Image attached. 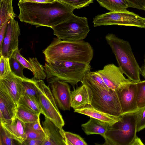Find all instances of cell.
Returning a JSON list of instances; mask_svg holds the SVG:
<instances>
[{
    "label": "cell",
    "instance_id": "obj_1",
    "mask_svg": "<svg viewBox=\"0 0 145 145\" xmlns=\"http://www.w3.org/2000/svg\"><path fill=\"white\" fill-rule=\"evenodd\" d=\"M18 18L20 20L36 27L51 28L68 19L75 9L59 0L52 3H20Z\"/></svg>",
    "mask_w": 145,
    "mask_h": 145
},
{
    "label": "cell",
    "instance_id": "obj_2",
    "mask_svg": "<svg viewBox=\"0 0 145 145\" xmlns=\"http://www.w3.org/2000/svg\"><path fill=\"white\" fill-rule=\"evenodd\" d=\"M46 62L69 61L90 64L93 56V48L88 42L63 40L54 38L43 52Z\"/></svg>",
    "mask_w": 145,
    "mask_h": 145
},
{
    "label": "cell",
    "instance_id": "obj_3",
    "mask_svg": "<svg viewBox=\"0 0 145 145\" xmlns=\"http://www.w3.org/2000/svg\"><path fill=\"white\" fill-rule=\"evenodd\" d=\"M47 82L50 84L58 81L70 84L73 87L81 82L90 71V64L66 61L46 62L43 66Z\"/></svg>",
    "mask_w": 145,
    "mask_h": 145
},
{
    "label": "cell",
    "instance_id": "obj_4",
    "mask_svg": "<svg viewBox=\"0 0 145 145\" xmlns=\"http://www.w3.org/2000/svg\"><path fill=\"white\" fill-rule=\"evenodd\" d=\"M81 82L86 88L90 104L93 107L116 117L121 115V106L116 90L104 88L92 81L86 75Z\"/></svg>",
    "mask_w": 145,
    "mask_h": 145
},
{
    "label": "cell",
    "instance_id": "obj_5",
    "mask_svg": "<svg viewBox=\"0 0 145 145\" xmlns=\"http://www.w3.org/2000/svg\"><path fill=\"white\" fill-rule=\"evenodd\" d=\"M136 113L121 115L110 125L105 133V145H144L137 136Z\"/></svg>",
    "mask_w": 145,
    "mask_h": 145
},
{
    "label": "cell",
    "instance_id": "obj_6",
    "mask_svg": "<svg viewBox=\"0 0 145 145\" xmlns=\"http://www.w3.org/2000/svg\"><path fill=\"white\" fill-rule=\"evenodd\" d=\"M105 38L115 55L119 67L123 74L133 82H137L140 81V68L129 42L118 38L112 33H108Z\"/></svg>",
    "mask_w": 145,
    "mask_h": 145
},
{
    "label": "cell",
    "instance_id": "obj_7",
    "mask_svg": "<svg viewBox=\"0 0 145 145\" xmlns=\"http://www.w3.org/2000/svg\"><path fill=\"white\" fill-rule=\"evenodd\" d=\"M52 28L57 39L69 41L83 40L90 31L87 18L73 14L66 20Z\"/></svg>",
    "mask_w": 145,
    "mask_h": 145
},
{
    "label": "cell",
    "instance_id": "obj_8",
    "mask_svg": "<svg viewBox=\"0 0 145 145\" xmlns=\"http://www.w3.org/2000/svg\"><path fill=\"white\" fill-rule=\"evenodd\" d=\"M93 23L94 27L116 25L145 28V18L127 10L97 15L93 18Z\"/></svg>",
    "mask_w": 145,
    "mask_h": 145
},
{
    "label": "cell",
    "instance_id": "obj_9",
    "mask_svg": "<svg viewBox=\"0 0 145 145\" xmlns=\"http://www.w3.org/2000/svg\"><path fill=\"white\" fill-rule=\"evenodd\" d=\"M39 102L41 114L49 119L60 129L65 125V122L59 110L49 87L44 81L40 80Z\"/></svg>",
    "mask_w": 145,
    "mask_h": 145
},
{
    "label": "cell",
    "instance_id": "obj_10",
    "mask_svg": "<svg viewBox=\"0 0 145 145\" xmlns=\"http://www.w3.org/2000/svg\"><path fill=\"white\" fill-rule=\"evenodd\" d=\"M116 91L121 106V115L135 113L139 109L137 102L136 82L131 81Z\"/></svg>",
    "mask_w": 145,
    "mask_h": 145
},
{
    "label": "cell",
    "instance_id": "obj_11",
    "mask_svg": "<svg viewBox=\"0 0 145 145\" xmlns=\"http://www.w3.org/2000/svg\"><path fill=\"white\" fill-rule=\"evenodd\" d=\"M21 34L18 22L14 18L9 20L6 33L0 49V55L9 58L18 49V37Z\"/></svg>",
    "mask_w": 145,
    "mask_h": 145
},
{
    "label": "cell",
    "instance_id": "obj_12",
    "mask_svg": "<svg viewBox=\"0 0 145 145\" xmlns=\"http://www.w3.org/2000/svg\"><path fill=\"white\" fill-rule=\"evenodd\" d=\"M97 71L110 89L116 90L132 81L126 78L120 68L113 64L106 65Z\"/></svg>",
    "mask_w": 145,
    "mask_h": 145
},
{
    "label": "cell",
    "instance_id": "obj_13",
    "mask_svg": "<svg viewBox=\"0 0 145 145\" xmlns=\"http://www.w3.org/2000/svg\"><path fill=\"white\" fill-rule=\"evenodd\" d=\"M50 85L52 93L57 105L63 110H70L71 91L68 83L58 81Z\"/></svg>",
    "mask_w": 145,
    "mask_h": 145
},
{
    "label": "cell",
    "instance_id": "obj_14",
    "mask_svg": "<svg viewBox=\"0 0 145 145\" xmlns=\"http://www.w3.org/2000/svg\"><path fill=\"white\" fill-rule=\"evenodd\" d=\"M24 79L11 72L7 76L0 78V89L6 92L17 104L22 95V82Z\"/></svg>",
    "mask_w": 145,
    "mask_h": 145
},
{
    "label": "cell",
    "instance_id": "obj_15",
    "mask_svg": "<svg viewBox=\"0 0 145 145\" xmlns=\"http://www.w3.org/2000/svg\"><path fill=\"white\" fill-rule=\"evenodd\" d=\"M0 125L4 128L9 137L22 144L26 139L25 123L18 118L0 121Z\"/></svg>",
    "mask_w": 145,
    "mask_h": 145
},
{
    "label": "cell",
    "instance_id": "obj_16",
    "mask_svg": "<svg viewBox=\"0 0 145 145\" xmlns=\"http://www.w3.org/2000/svg\"><path fill=\"white\" fill-rule=\"evenodd\" d=\"M42 124L46 137L42 145H65L62 134V128H59L45 117Z\"/></svg>",
    "mask_w": 145,
    "mask_h": 145
},
{
    "label": "cell",
    "instance_id": "obj_17",
    "mask_svg": "<svg viewBox=\"0 0 145 145\" xmlns=\"http://www.w3.org/2000/svg\"><path fill=\"white\" fill-rule=\"evenodd\" d=\"M17 104L5 91L0 89V121L10 120L16 117Z\"/></svg>",
    "mask_w": 145,
    "mask_h": 145
},
{
    "label": "cell",
    "instance_id": "obj_18",
    "mask_svg": "<svg viewBox=\"0 0 145 145\" xmlns=\"http://www.w3.org/2000/svg\"><path fill=\"white\" fill-rule=\"evenodd\" d=\"M12 56L16 59L25 68L30 70L35 79L44 80L46 77L43 66L40 64L36 57L29 58L27 60L21 55L18 49L14 52Z\"/></svg>",
    "mask_w": 145,
    "mask_h": 145
},
{
    "label": "cell",
    "instance_id": "obj_19",
    "mask_svg": "<svg viewBox=\"0 0 145 145\" xmlns=\"http://www.w3.org/2000/svg\"><path fill=\"white\" fill-rule=\"evenodd\" d=\"M74 112L83 114L108 123L111 125L117 121L120 117H116L95 109L90 104L74 110Z\"/></svg>",
    "mask_w": 145,
    "mask_h": 145
},
{
    "label": "cell",
    "instance_id": "obj_20",
    "mask_svg": "<svg viewBox=\"0 0 145 145\" xmlns=\"http://www.w3.org/2000/svg\"><path fill=\"white\" fill-rule=\"evenodd\" d=\"M71 92V106L74 110L81 108L90 104L89 95L85 86L83 84Z\"/></svg>",
    "mask_w": 145,
    "mask_h": 145
},
{
    "label": "cell",
    "instance_id": "obj_21",
    "mask_svg": "<svg viewBox=\"0 0 145 145\" xmlns=\"http://www.w3.org/2000/svg\"><path fill=\"white\" fill-rule=\"evenodd\" d=\"M110 125L107 123L90 117L88 122L82 124L81 126L82 130L87 135H99L105 140V133Z\"/></svg>",
    "mask_w": 145,
    "mask_h": 145
},
{
    "label": "cell",
    "instance_id": "obj_22",
    "mask_svg": "<svg viewBox=\"0 0 145 145\" xmlns=\"http://www.w3.org/2000/svg\"><path fill=\"white\" fill-rule=\"evenodd\" d=\"M40 80L33 78L24 80L22 82V95H28L39 102Z\"/></svg>",
    "mask_w": 145,
    "mask_h": 145
},
{
    "label": "cell",
    "instance_id": "obj_23",
    "mask_svg": "<svg viewBox=\"0 0 145 145\" xmlns=\"http://www.w3.org/2000/svg\"><path fill=\"white\" fill-rule=\"evenodd\" d=\"M40 114L22 105L17 104L16 117L25 123L39 121Z\"/></svg>",
    "mask_w": 145,
    "mask_h": 145
},
{
    "label": "cell",
    "instance_id": "obj_24",
    "mask_svg": "<svg viewBox=\"0 0 145 145\" xmlns=\"http://www.w3.org/2000/svg\"><path fill=\"white\" fill-rule=\"evenodd\" d=\"M101 6L110 12H122L127 10L128 5L125 0H96Z\"/></svg>",
    "mask_w": 145,
    "mask_h": 145
},
{
    "label": "cell",
    "instance_id": "obj_25",
    "mask_svg": "<svg viewBox=\"0 0 145 145\" xmlns=\"http://www.w3.org/2000/svg\"><path fill=\"white\" fill-rule=\"evenodd\" d=\"M65 145H87L84 139L80 135L73 133L65 131L63 129L62 131Z\"/></svg>",
    "mask_w": 145,
    "mask_h": 145
},
{
    "label": "cell",
    "instance_id": "obj_26",
    "mask_svg": "<svg viewBox=\"0 0 145 145\" xmlns=\"http://www.w3.org/2000/svg\"><path fill=\"white\" fill-rule=\"evenodd\" d=\"M17 104L22 105L39 114H41V110L39 102L34 98L27 95H22Z\"/></svg>",
    "mask_w": 145,
    "mask_h": 145
},
{
    "label": "cell",
    "instance_id": "obj_27",
    "mask_svg": "<svg viewBox=\"0 0 145 145\" xmlns=\"http://www.w3.org/2000/svg\"><path fill=\"white\" fill-rule=\"evenodd\" d=\"M0 28L7 20L16 16L13 7H9L2 2H0Z\"/></svg>",
    "mask_w": 145,
    "mask_h": 145
},
{
    "label": "cell",
    "instance_id": "obj_28",
    "mask_svg": "<svg viewBox=\"0 0 145 145\" xmlns=\"http://www.w3.org/2000/svg\"><path fill=\"white\" fill-rule=\"evenodd\" d=\"M137 102L139 109L145 106V80L136 82Z\"/></svg>",
    "mask_w": 145,
    "mask_h": 145
},
{
    "label": "cell",
    "instance_id": "obj_29",
    "mask_svg": "<svg viewBox=\"0 0 145 145\" xmlns=\"http://www.w3.org/2000/svg\"><path fill=\"white\" fill-rule=\"evenodd\" d=\"M10 65L12 72L16 76L26 79L23 74V70L25 67L19 61L14 57H11L9 59Z\"/></svg>",
    "mask_w": 145,
    "mask_h": 145
},
{
    "label": "cell",
    "instance_id": "obj_30",
    "mask_svg": "<svg viewBox=\"0 0 145 145\" xmlns=\"http://www.w3.org/2000/svg\"><path fill=\"white\" fill-rule=\"evenodd\" d=\"M0 56V78L5 77L11 72L9 58Z\"/></svg>",
    "mask_w": 145,
    "mask_h": 145
},
{
    "label": "cell",
    "instance_id": "obj_31",
    "mask_svg": "<svg viewBox=\"0 0 145 145\" xmlns=\"http://www.w3.org/2000/svg\"><path fill=\"white\" fill-rule=\"evenodd\" d=\"M135 113L137 131L138 132L145 128V106Z\"/></svg>",
    "mask_w": 145,
    "mask_h": 145
},
{
    "label": "cell",
    "instance_id": "obj_32",
    "mask_svg": "<svg viewBox=\"0 0 145 145\" xmlns=\"http://www.w3.org/2000/svg\"><path fill=\"white\" fill-rule=\"evenodd\" d=\"M25 134L26 138L44 140L46 135L44 131L32 129L26 126Z\"/></svg>",
    "mask_w": 145,
    "mask_h": 145
},
{
    "label": "cell",
    "instance_id": "obj_33",
    "mask_svg": "<svg viewBox=\"0 0 145 145\" xmlns=\"http://www.w3.org/2000/svg\"><path fill=\"white\" fill-rule=\"evenodd\" d=\"M72 7L74 9H80L88 6L94 0H59Z\"/></svg>",
    "mask_w": 145,
    "mask_h": 145
},
{
    "label": "cell",
    "instance_id": "obj_34",
    "mask_svg": "<svg viewBox=\"0 0 145 145\" xmlns=\"http://www.w3.org/2000/svg\"><path fill=\"white\" fill-rule=\"evenodd\" d=\"M15 140L10 138L3 127L0 126V145H14Z\"/></svg>",
    "mask_w": 145,
    "mask_h": 145
},
{
    "label": "cell",
    "instance_id": "obj_35",
    "mask_svg": "<svg viewBox=\"0 0 145 145\" xmlns=\"http://www.w3.org/2000/svg\"><path fill=\"white\" fill-rule=\"evenodd\" d=\"M86 76L93 82L106 89H109L106 86L101 77L97 71L95 72L90 71L86 74Z\"/></svg>",
    "mask_w": 145,
    "mask_h": 145
},
{
    "label": "cell",
    "instance_id": "obj_36",
    "mask_svg": "<svg viewBox=\"0 0 145 145\" xmlns=\"http://www.w3.org/2000/svg\"><path fill=\"white\" fill-rule=\"evenodd\" d=\"M129 7L145 10V0H125Z\"/></svg>",
    "mask_w": 145,
    "mask_h": 145
},
{
    "label": "cell",
    "instance_id": "obj_37",
    "mask_svg": "<svg viewBox=\"0 0 145 145\" xmlns=\"http://www.w3.org/2000/svg\"><path fill=\"white\" fill-rule=\"evenodd\" d=\"M9 20H7L2 26L0 28V49L2 46Z\"/></svg>",
    "mask_w": 145,
    "mask_h": 145
},
{
    "label": "cell",
    "instance_id": "obj_38",
    "mask_svg": "<svg viewBox=\"0 0 145 145\" xmlns=\"http://www.w3.org/2000/svg\"><path fill=\"white\" fill-rule=\"evenodd\" d=\"M25 124L26 127L32 129L44 131L42 127L40 125V121L36 122L25 123Z\"/></svg>",
    "mask_w": 145,
    "mask_h": 145
},
{
    "label": "cell",
    "instance_id": "obj_39",
    "mask_svg": "<svg viewBox=\"0 0 145 145\" xmlns=\"http://www.w3.org/2000/svg\"><path fill=\"white\" fill-rule=\"evenodd\" d=\"M43 141L41 140L26 139L22 145H42Z\"/></svg>",
    "mask_w": 145,
    "mask_h": 145
},
{
    "label": "cell",
    "instance_id": "obj_40",
    "mask_svg": "<svg viewBox=\"0 0 145 145\" xmlns=\"http://www.w3.org/2000/svg\"><path fill=\"white\" fill-rule=\"evenodd\" d=\"M57 0H19L20 3H52Z\"/></svg>",
    "mask_w": 145,
    "mask_h": 145
},
{
    "label": "cell",
    "instance_id": "obj_41",
    "mask_svg": "<svg viewBox=\"0 0 145 145\" xmlns=\"http://www.w3.org/2000/svg\"><path fill=\"white\" fill-rule=\"evenodd\" d=\"M13 0H1L0 2H2L6 4L8 6H12Z\"/></svg>",
    "mask_w": 145,
    "mask_h": 145
},
{
    "label": "cell",
    "instance_id": "obj_42",
    "mask_svg": "<svg viewBox=\"0 0 145 145\" xmlns=\"http://www.w3.org/2000/svg\"><path fill=\"white\" fill-rule=\"evenodd\" d=\"M140 72L142 76L145 79V62L143 66L140 68Z\"/></svg>",
    "mask_w": 145,
    "mask_h": 145
},
{
    "label": "cell",
    "instance_id": "obj_43",
    "mask_svg": "<svg viewBox=\"0 0 145 145\" xmlns=\"http://www.w3.org/2000/svg\"><path fill=\"white\" fill-rule=\"evenodd\" d=\"M144 61H145V60H144Z\"/></svg>",
    "mask_w": 145,
    "mask_h": 145
}]
</instances>
